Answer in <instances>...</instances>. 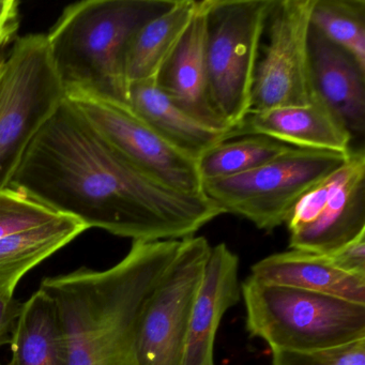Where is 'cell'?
<instances>
[{
  "instance_id": "obj_1",
  "label": "cell",
  "mask_w": 365,
  "mask_h": 365,
  "mask_svg": "<svg viewBox=\"0 0 365 365\" xmlns=\"http://www.w3.org/2000/svg\"><path fill=\"white\" fill-rule=\"evenodd\" d=\"M10 187L133 241L181 240L224 211L206 195L170 191L136 170L63 99L29 145Z\"/></svg>"
},
{
  "instance_id": "obj_2",
  "label": "cell",
  "mask_w": 365,
  "mask_h": 365,
  "mask_svg": "<svg viewBox=\"0 0 365 365\" xmlns=\"http://www.w3.org/2000/svg\"><path fill=\"white\" fill-rule=\"evenodd\" d=\"M181 240L133 241L106 270L81 267L44 277L40 289L58 314L68 365H138L134 344L143 312Z\"/></svg>"
},
{
  "instance_id": "obj_3",
  "label": "cell",
  "mask_w": 365,
  "mask_h": 365,
  "mask_svg": "<svg viewBox=\"0 0 365 365\" xmlns=\"http://www.w3.org/2000/svg\"><path fill=\"white\" fill-rule=\"evenodd\" d=\"M174 0H84L63 10L46 36L63 88L128 103L125 53L132 36Z\"/></svg>"
},
{
  "instance_id": "obj_4",
  "label": "cell",
  "mask_w": 365,
  "mask_h": 365,
  "mask_svg": "<svg viewBox=\"0 0 365 365\" xmlns=\"http://www.w3.org/2000/svg\"><path fill=\"white\" fill-rule=\"evenodd\" d=\"M241 297L247 332L271 350L316 351L365 339V304L251 277Z\"/></svg>"
},
{
  "instance_id": "obj_5",
  "label": "cell",
  "mask_w": 365,
  "mask_h": 365,
  "mask_svg": "<svg viewBox=\"0 0 365 365\" xmlns=\"http://www.w3.org/2000/svg\"><path fill=\"white\" fill-rule=\"evenodd\" d=\"M274 0H209L206 61L211 106L228 127L251 113L260 42Z\"/></svg>"
},
{
  "instance_id": "obj_6",
  "label": "cell",
  "mask_w": 365,
  "mask_h": 365,
  "mask_svg": "<svg viewBox=\"0 0 365 365\" xmlns=\"http://www.w3.org/2000/svg\"><path fill=\"white\" fill-rule=\"evenodd\" d=\"M63 99L46 36L16 40L0 67V190L10 187L29 145Z\"/></svg>"
},
{
  "instance_id": "obj_7",
  "label": "cell",
  "mask_w": 365,
  "mask_h": 365,
  "mask_svg": "<svg viewBox=\"0 0 365 365\" xmlns=\"http://www.w3.org/2000/svg\"><path fill=\"white\" fill-rule=\"evenodd\" d=\"M350 151L339 153L292 147L251 172L206 181L205 195L224 213L245 217L259 230L272 232L286 223L305 193L348 161Z\"/></svg>"
},
{
  "instance_id": "obj_8",
  "label": "cell",
  "mask_w": 365,
  "mask_h": 365,
  "mask_svg": "<svg viewBox=\"0 0 365 365\" xmlns=\"http://www.w3.org/2000/svg\"><path fill=\"white\" fill-rule=\"evenodd\" d=\"M65 99L140 174L170 191L205 195L197 161L162 138L129 103L81 88L66 89Z\"/></svg>"
},
{
  "instance_id": "obj_9",
  "label": "cell",
  "mask_w": 365,
  "mask_h": 365,
  "mask_svg": "<svg viewBox=\"0 0 365 365\" xmlns=\"http://www.w3.org/2000/svg\"><path fill=\"white\" fill-rule=\"evenodd\" d=\"M210 250L205 237L182 239L140 317L134 344L138 365L183 364L192 311Z\"/></svg>"
},
{
  "instance_id": "obj_10",
  "label": "cell",
  "mask_w": 365,
  "mask_h": 365,
  "mask_svg": "<svg viewBox=\"0 0 365 365\" xmlns=\"http://www.w3.org/2000/svg\"><path fill=\"white\" fill-rule=\"evenodd\" d=\"M314 1L274 0L266 24L268 41L256 66L250 114L311 102L309 38Z\"/></svg>"
},
{
  "instance_id": "obj_11",
  "label": "cell",
  "mask_w": 365,
  "mask_h": 365,
  "mask_svg": "<svg viewBox=\"0 0 365 365\" xmlns=\"http://www.w3.org/2000/svg\"><path fill=\"white\" fill-rule=\"evenodd\" d=\"M208 8L209 0H200L197 12L155 84L173 103L204 125L213 129H235L226 125L211 106L206 61Z\"/></svg>"
},
{
  "instance_id": "obj_12",
  "label": "cell",
  "mask_w": 365,
  "mask_h": 365,
  "mask_svg": "<svg viewBox=\"0 0 365 365\" xmlns=\"http://www.w3.org/2000/svg\"><path fill=\"white\" fill-rule=\"evenodd\" d=\"M240 299L238 255L225 243L211 247L192 311L182 365H215L217 329Z\"/></svg>"
},
{
  "instance_id": "obj_13",
  "label": "cell",
  "mask_w": 365,
  "mask_h": 365,
  "mask_svg": "<svg viewBox=\"0 0 365 365\" xmlns=\"http://www.w3.org/2000/svg\"><path fill=\"white\" fill-rule=\"evenodd\" d=\"M243 136L264 135L294 148L348 153L352 135L328 104L314 93L304 106L274 108L250 114Z\"/></svg>"
},
{
  "instance_id": "obj_14",
  "label": "cell",
  "mask_w": 365,
  "mask_h": 365,
  "mask_svg": "<svg viewBox=\"0 0 365 365\" xmlns=\"http://www.w3.org/2000/svg\"><path fill=\"white\" fill-rule=\"evenodd\" d=\"M309 63L314 93L339 117L352 138L365 131V70L311 26Z\"/></svg>"
},
{
  "instance_id": "obj_15",
  "label": "cell",
  "mask_w": 365,
  "mask_h": 365,
  "mask_svg": "<svg viewBox=\"0 0 365 365\" xmlns=\"http://www.w3.org/2000/svg\"><path fill=\"white\" fill-rule=\"evenodd\" d=\"M128 103L162 138L196 161L217 145L243 136L242 127L219 130L200 123L173 103L153 81L130 85Z\"/></svg>"
},
{
  "instance_id": "obj_16",
  "label": "cell",
  "mask_w": 365,
  "mask_h": 365,
  "mask_svg": "<svg viewBox=\"0 0 365 365\" xmlns=\"http://www.w3.org/2000/svg\"><path fill=\"white\" fill-rule=\"evenodd\" d=\"M250 277L262 283L287 286L365 304V277L332 266L327 255L290 250L253 264Z\"/></svg>"
},
{
  "instance_id": "obj_17",
  "label": "cell",
  "mask_w": 365,
  "mask_h": 365,
  "mask_svg": "<svg viewBox=\"0 0 365 365\" xmlns=\"http://www.w3.org/2000/svg\"><path fill=\"white\" fill-rule=\"evenodd\" d=\"M364 232L365 168L341 187L314 221L289 232V249L329 255Z\"/></svg>"
},
{
  "instance_id": "obj_18",
  "label": "cell",
  "mask_w": 365,
  "mask_h": 365,
  "mask_svg": "<svg viewBox=\"0 0 365 365\" xmlns=\"http://www.w3.org/2000/svg\"><path fill=\"white\" fill-rule=\"evenodd\" d=\"M198 6L200 0H174L165 11L132 36L125 53V76L129 86L133 83L155 82L191 24Z\"/></svg>"
},
{
  "instance_id": "obj_19",
  "label": "cell",
  "mask_w": 365,
  "mask_h": 365,
  "mask_svg": "<svg viewBox=\"0 0 365 365\" xmlns=\"http://www.w3.org/2000/svg\"><path fill=\"white\" fill-rule=\"evenodd\" d=\"M88 230L69 215L0 239V296L14 294L27 272Z\"/></svg>"
},
{
  "instance_id": "obj_20",
  "label": "cell",
  "mask_w": 365,
  "mask_h": 365,
  "mask_svg": "<svg viewBox=\"0 0 365 365\" xmlns=\"http://www.w3.org/2000/svg\"><path fill=\"white\" fill-rule=\"evenodd\" d=\"M7 365H68L67 348L58 314L42 289L25 301Z\"/></svg>"
},
{
  "instance_id": "obj_21",
  "label": "cell",
  "mask_w": 365,
  "mask_h": 365,
  "mask_svg": "<svg viewBox=\"0 0 365 365\" xmlns=\"http://www.w3.org/2000/svg\"><path fill=\"white\" fill-rule=\"evenodd\" d=\"M292 148L264 135L241 136L207 151L198 159V172L204 182L232 178L256 170Z\"/></svg>"
},
{
  "instance_id": "obj_22",
  "label": "cell",
  "mask_w": 365,
  "mask_h": 365,
  "mask_svg": "<svg viewBox=\"0 0 365 365\" xmlns=\"http://www.w3.org/2000/svg\"><path fill=\"white\" fill-rule=\"evenodd\" d=\"M311 26L365 70L364 0H315Z\"/></svg>"
},
{
  "instance_id": "obj_23",
  "label": "cell",
  "mask_w": 365,
  "mask_h": 365,
  "mask_svg": "<svg viewBox=\"0 0 365 365\" xmlns=\"http://www.w3.org/2000/svg\"><path fill=\"white\" fill-rule=\"evenodd\" d=\"M364 168V149L350 151L349 159L341 168L320 181L297 202L285 223L288 230L292 232L314 221L341 187Z\"/></svg>"
},
{
  "instance_id": "obj_24",
  "label": "cell",
  "mask_w": 365,
  "mask_h": 365,
  "mask_svg": "<svg viewBox=\"0 0 365 365\" xmlns=\"http://www.w3.org/2000/svg\"><path fill=\"white\" fill-rule=\"evenodd\" d=\"M59 213L18 187L0 190V239L37 227Z\"/></svg>"
},
{
  "instance_id": "obj_25",
  "label": "cell",
  "mask_w": 365,
  "mask_h": 365,
  "mask_svg": "<svg viewBox=\"0 0 365 365\" xmlns=\"http://www.w3.org/2000/svg\"><path fill=\"white\" fill-rule=\"evenodd\" d=\"M271 365H365V339L316 351L272 350Z\"/></svg>"
},
{
  "instance_id": "obj_26",
  "label": "cell",
  "mask_w": 365,
  "mask_h": 365,
  "mask_svg": "<svg viewBox=\"0 0 365 365\" xmlns=\"http://www.w3.org/2000/svg\"><path fill=\"white\" fill-rule=\"evenodd\" d=\"M327 257L337 270L365 277V232Z\"/></svg>"
},
{
  "instance_id": "obj_27",
  "label": "cell",
  "mask_w": 365,
  "mask_h": 365,
  "mask_svg": "<svg viewBox=\"0 0 365 365\" xmlns=\"http://www.w3.org/2000/svg\"><path fill=\"white\" fill-rule=\"evenodd\" d=\"M24 302L16 300L14 294L0 296V348L11 345Z\"/></svg>"
},
{
  "instance_id": "obj_28",
  "label": "cell",
  "mask_w": 365,
  "mask_h": 365,
  "mask_svg": "<svg viewBox=\"0 0 365 365\" xmlns=\"http://www.w3.org/2000/svg\"><path fill=\"white\" fill-rule=\"evenodd\" d=\"M20 4L16 0H0V42L9 43L20 27Z\"/></svg>"
},
{
  "instance_id": "obj_29",
  "label": "cell",
  "mask_w": 365,
  "mask_h": 365,
  "mask_svg": "<svg viewBox=\"0 0 365 365\" xmlns=\"http://www.w3.org/2000/svg\"><path fill=\"white\" fill-rule=\"evenodd\" d=\"M7 43H3V42H0V51L3 50L4 46Z\"/></svg>"
},
{
  "instance_id": "obj_30",
  "label": "cell",
  "mask_w": 365,
  "mask_h": 365,
  "mask_svg": "<svg viewBox=\"0 0 365 365\" xmlns=\"http://www.w3.org/2000/svg\"><path fill=\"white\" fill-rule=\"evenodd\" d=\"M1 61H1V59H0V67H1Z\"/></svg>"
},
{
  "instance_id": "obj_31",
  "label": "cell",
  "mask_w": 365,
  "mask_h": 365,
  "mask_svg": "<svg viewBox=\"0 0 365 365\" xmlns=\"http://www.w3.org/2000/svg\"><path fill=\"white\" fill-rule=\"evenodd\" d=\"M0 365H1V364H0Z\"/></svg>"
}]
</instances>
